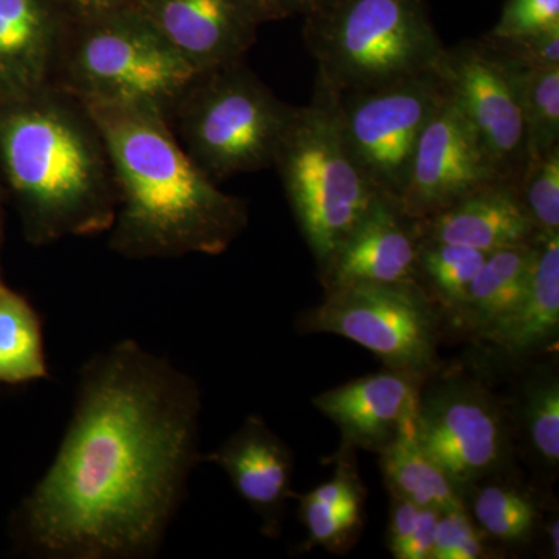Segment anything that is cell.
<instances>
[{
  "mask_svg": "<svg viewBox=\"0 0 559 559\" xmlns=\"http://www.w3.org/2000/svg\"><path fill=\"white\" fill-rule=\"evenodd\" d=\"M202 401L197 381L124 340L80 370L53 462L13 518L22 550L46 559H150L187 495Z\"/></svg>",
  "mask_w": 559,
  "mask_h": 559,
  "instance_id": "cell-1",
  "label": "cell"
},
{
  "mask_svg": "<svg viewBox=\"0 0 559 559\" xmlns=\"http://www.w3.org/2000/svg\"><path fill=\"white\" fill-rule=\"evenodd\" d=\"M414 223L419 240L451 242L485 253L527 245L538 235L516 186L502 180Z\"/></svg>",
  "mask_w": 559,
  "mask_h": 559,
  "instance_id": "cell-18",
  "label": "cell"
},
{
  "mask_svg": "<svg viewBox=\"0 0 559 559\" xmlns=\"http://www.w3.org/2000/svg\"><path fill=\"white\" fill-rule=\"evenodd\" d=\"M500 180L468 121L448 94L423 131L396 204L407 218L425 219Z\"/></svg>",
  "mask_w": 559,
  "mask_h": 559,
  "instance_id": "cell-12",
  "label": "cell"
},
{
  "mask_svg": "<svg viewBox=\"0 0 559 559\" xmlns=\"http://www.w3.org/2000/svg\"><path fill=\"white\" fill-rule=\"evenodd\" d=\"M270 20L300 13V0H255Z\"/></svg>",
  "mask_w": 559,
  "mask_h": 559,
  "instance_id": "cell-35",
  "label": "cell"
},
{
  "mask_svg": "<svg viewBox=\"0 0 559 559\" xmlns=\"http://www.w3.org/2000/svg\"><path fill=\"white\" fill-rule=\"evenodd\" d=\"M316 92L329 103L362 171L384 197L399 201L423 131L448 97L440 69L373 90Z\"/></svg>",
  "mask_w": 559,
  "mask_h": 559,
  "instance_id": "cell-9",
  "label": "cell"
},
{
  "mask_svg": "<svg viewBox=\"0 0 559 559\" xmlns=\"http://www.w3.org/2000/svg\"><path fill=\"white\" fill-rule=\"evenodd\" d=\"M559 28V0H507L489 36L521 38Z\"/></svg>",
  "mask_w": 559,
  "mask_h": 559,
  "instance_id": "cell-30",
  "label": "cell"
},
{
  "mask_svg": "<svg viewBox=\"0 0 559 559\" xmlns=\"http://www.w3.org/2000/svg\"><path fill=\"white\" fill-rule=\"evenodd\" d=\"M469 514L488 540L520 546L538 528L540 511L536 500L516 485L487 481L474 485Z\"/></svg>",
  "mask_w": 559,
  "mask_h": 559,
  "instance_id": "cell-23",
  "label": "cell"
},
{
  "mask_svg": "<svg viewBox=\"0 0 559 559\" xmlns=\"http://www.w3.org/2000/svg\"><path fill=\"white\" fill-rule=\"evenodd\" d=\"M72 9V16H90L105 11L134 5L139 0H64Z\"/></svg>",
  "mask_w": 559,
  "mask_h": 559,
  "instance_id": "cell-34",
  "label": "cell"
},
{
  "mask_svg": "<svg viewBox=\"0 0 559 559\" xmlns=\"http://www.w3.org/2000/svg\"><path fill=\"white\" fill-rule=\"evenodd\" d=\"M198 75L134 3L70 16L53 84L84 105L140 106L170 121Z\"/></svg>",
  "mask_w": 559,
  "mask_h": 559,
  "instance_id": "cell-4",
  "label": "cell"
},
{
  "mask_svg": "<svg viewBox=\"0 0 559 559\" xmlns=\"http://www.w3.org/2000/svg\"><path fill=\"white\" fill-rule=\"evenodd\" d=\"M304 36L330 94L437 72L447 50L421 0H334L307 14Z\"/></svg>",
  "mask_w": 559,
  "mask_h": 559,
  "instance_id": "cell-5",
  "label": "cell"
},
{
  "mask_svg": "<svg viewBox=\"0 0 559 559\" xmlns=\"http://www.w3.org/2000/svg\"><path fill=\"white\" fill-rule=\"evenodd\" d=\"M533 241L492 250L454 312L466 330L488 340L513 314L527 289Z\"/></svg>",
  "mask_w": 559,
  "mask_h": 559,
  "instance_id": "cell-20",
  "label": "cell"
},
{
  "mask_svg": "<svg viewBox=\"0 0 559 559\" xmlns=\"http://www.w3.org/2000/svg\"><path fill=\"white\" fill-rule=\"evenodd\" d=\"M439 514L440 511L432 509L419 510L417 525L404 549L403 559H432Z\"/></svg>",
  "mask_w": 559,
  "mask_h": 559,
  "instance_id": "cell-33",
  "label": "cell"
},
{
  "mask_svg": "<svg viewBox=\"0 0 559 559\" xmlns=\"http://www.w3.org/2000/svg\"><path fill=\"white\" fill-rule=\"evenodd\" d=\"M488 38L503 55L522 68L543 69L559 66V28L521 38Z\"/></svg>",
  "mask_w": 559,
  "mask_h": 559,
  "instance_id": "cell-31",
  "label": "cell"
},
{
  "mask_svg": "<svg viewBox=\"0 0 559 559\" xmlns=\"http://www.w3.org/2000/svg\"><path fill=\"white\" fill-rule=\"evenodd\" d=\"M559 333V231L538 234L524 297L487 341L511 356L538 352Z\"/></svg>",
  "mask_w": 559,
  "mask_h": 559,
  "instance_id": "cell-19",
  "label": "cell"
},
{
  "mask_svg": "<svg viewBox=\"0 0 559 559\" xmlns=\"http://www.w3.org/2000/svg\"><path fill=\"white\" fill-rule=\"evenodd\" d=\"M516 189L536 234L559 231V146L528 159Z\"/></svg>",
  "mask_w": 559,
  "mask_h": 559,
  "instance_id": "cell-27",
  "label": "cell"
},
{
  "mask_svg": "<svg viewBox=\"0 0 559 559\" xmlns=\"http://www.w3.org/2000/svg\"><path fill=\"white\" fill-rule=\"evenodd\" d=\"M0 180L32 246L105 234L116 218L108 146L90 109L50 84L0 103Z\"/></svg>",
  "mask_w": 559,
  "mask_h": 559,
  "instance_id": "cell-3",
  "label": "cell"
},
{
  "mask_svg": "<svg viewBox=\"0 0 559 559\" xmlns=\"http://www.w3.org/2000/svg\"><path fill=\"white\" fill-rule=\"evenodd\" d=\"M333 2L334 0H300V13L307 16V14L314 13Z\"/></svg>",
  "mask_w": 559,
  "mask_h": 559,
  "instance_id": "cell-37",
  "label": "cell"
},
{
  "mask_svg": "<svg viewBox=\"0 0 559 559\" xmlns=\"http://www.w3.org/2000/svg\"><path fill=\"white\" fill-rule=\"evenodd\" d=\"M414 219L381 194L358 226L320 266L325 289L359 283L419 282Z\"/></svg>",
  "mask_w": 559,
  "mask_h": 559,
  "instance_id": "cell-15",
  "label": "cell"
},
{
  "mask_svg": "<svg viewBox=\"0 0 559 559\" xmlns=\"http://www.w3.org/2000/svg\"><path fill=\"white\" fill-rule=\"evenodd\" d=\"M380 466L390 495L421 509L447 511L466 506L465 495L437 465L415 436V426L380 452Z\"/></svg>",
  "mask_w": 559,
  "mask_h": 559,
  "instance_id": "cell-21",
  "label": "cell"
},
{
  "mask_svg": "<svg viewBox=\"0 0 559 559\" xmlns=\"http://www.w3.org/2000/svg\"><path fill=\"white\" fill-rule=\"evenodd\" d=\"M487 253L466 246L419 240L418 277L441 307L454 314Z\"/></svg>",
  "mask_w": 559,
  "mask_h": 559,
  "instance_id": "cell-24",
  "label": "cell"
},
{
  "mask_svg": "<svg viewBox=\"0 0 559 559\" xmlns=\"http://www.w3.org/2000/svg\"><path fill=\"white\" fill-rule=\"evenodd\" d=\"M135 5L200 73L245 61L260 24L270 21L255 0H139Z\"/></svg>",
  "mask_w": 559,
  "mask_h": 559,
  "instance_id": "cell-13",
  "label": "cell"
},
{
  "mask_svg": "<svg viewBox=\"0 0 559 559\" xmlns=\"http://www.w3.org/2000/svg\"><path fill=\"white\" fill-rule=\"evenodd\" d=\"M522 69L489 38L444 50L440 64L452 102L468 121L499 178L513 186L528 162Z\"/></svg>",
  "mask_w": 559,
  "mask_h": 559,
  "instance_id": "cell-10",
  "label": "cell"
},
{
  "mask_svg": "<svg viewBox=\"0 0 559 559\" xmlns=\"http://www.w3.org/2000/svg\"><path fill=\"white\" fill-rule=\"evenodd\" d=\"M520 423L530 452L543 468L559 466V378L557 370L533 374L522 393Z\"/></svg>",
  "mask_w": 559,
  "mask_h": 559,
  "instance_id": "cell-25",
  "label": "cell"
},
{
  "mask_svg": "<svg viewBox=\"0 0 559 559\" xmlns=\"http://www.w3.org/2000/svg\"><path fill=\"white\" fill-rule=\"evenodd\" d=\"M425 378L385 369L320 393L316 409L337 426L342 447L380 454L417 418Z\"/></svg>",
  "mask_w": 559,
  "mask_h": 559,
  "instance_id": "cell-14",
  "label": "cell"
},
{
  "mask_svg": "<svg viewBox=\"0 0 559 559\" xmlns=\"http://www.w3.org/2000/svg\"><path fill=\"white\" fill-rule=\"evenodd\" d=\"M69 20L60 0H0V103L53 84Z\"/></svg>",
  "mask_w": 559,
  "mask_h": 559,
  "instance_id": "cell-17",
  "label": "cell"
},
{
  "mask_svg": "<svg viewBox=\"0 0 559 559\" xmlns=\"http://www.w3.org/2000/svg\"><path fill=\"white\" fill-rule=\"evenodd\" d=\"M49 377L43 318L0 270V384L24 385Z\"/></svg>",
  "mask_w": 559,
  "mask_h": 559,
  "instance_id": "cell-22",
  "label": "cell"
},
{
  "mask_svg": "<svg viewBox=\"0 0 559 559\" xmlns=\"http://www.w3.org/2000/svg\"><path fill=\"white\" fill-rule=\"evenodd\" d=\"M419 282L359 283L329 289L301 329L337 334L369 349L390 370L428 380L437 369L440 319Z\"/></svg>",
  "mask_w": 559,
  "mask_h": 559,
  "instance_id": "cell-8",
  "label": "cell"
},
{
  "mask_svg": "<svg viewBox=\"0 0 559 559\" xmlns=\"http://www.w3.org/2000/svg\"><path fill=\"white\" fill-rule=\"evenodd\" d=\"M415 436L463 495L509 462L506 412L485 385L471 378H450L421 389Z\"/></svg>",
  "mask_w": 559,
  "mask_h": 559,
  "instance_id": "cell-11",
  "label": "cell"
},
{
  "mask_svg": "<svg viewBox=\"0 0 559 559\" xmlns=\"http://www.w3.org/2000/svg\"><path fill=\"white\" fill-rule=\"evenodd\" d=\"M522 110L528 159L559 146V66L522 69Z\"/></svg>",
  "mask_w": 559,
  "mask_h": 559,
  "instance_id": "cell-26",
  "label": "cell"
},
{
  "mask_svg": "<svg viewBox=\"0 0 559 559\" xmlns=\"http://www.w3.org/2000/svg\"><path fill=\"white\" fill-rule=\"evenodd\" d=\"M84 106L108 146L119 200L110 250L128 260L226 252L248 226V202L219 190L170 121L140 106Z\"/></svg>",
  "mask_w": 559,
  "mask_h": 559,
  "instance_id": "cell-2",
  "label": "cell"
},
{
  "mask_svg": "<svg viewBox=\"0 0 559 559\" xmlns=\"http://www.w3.org/2000/svg\"><path fill=\"white\" fill-rule=\"evenodd\" d=\"M421 507L415 506L411 500L390 495V518L388 525V547L393 557L403 559L404 549L415 525Z\"/></svg>",
  "mask_w": 559,
  "mask_h": 559,
  "instance_id": "cell-32",
  "label": "cell"
},
{
  "mask_svg": "<svg viewBox=\"0 0 559 559\" xmlns=\"http://www.w3.org/2000/svg\"><path fill=\"white\" fill-rule=\"evenodd\" d=\"M3 234H5V229H3L2 187H0V250H2Z\"/></svg>",
  "mask_w": 559,
  "mask_h": 559,
  "instance_id": "cell-38",
  "label": "cell"
},
{
  "mask_svg": "<svg viewBox=\"0 0 559 559\" xmlns=\"http://www.w3.org/2000/svg\"><path fill=\"white\" fill-rule=\"evenodd\" d=\"M201 462L219 466L252 510L264 535H278L286 500L293 498L294 455L260 415H250L218 450Z\"/></svg>",
  "mask_w": 559,
  "mask_h": 559,
  "instance_id": "cell-16",
  "label": "cell"
},
{
  "mask_svg": "<svg viewBox=\"0 0 559 559\" xmlns=\"http://www.w3.org/2000/svg\"><path fill=\"white\" fill-rule=\"evenodd\" d=\"M299 514L308 532L310 547L340 551L355 539L362 525L364 507H333L311 502L300 496Z\"/></svg>",
  "mask_w": 559,
  "mask_h": 559,
  "instance_id": "cell-28",
  "label": "cell"
},
{
  "mask_svg": "<svg viewBox=\"0 0 559 559\" xmlns=\"http://www.w3.org/2000/svg\"><path fill=\"white\" fill-rule=\"evenodd\" d=\"M294 110L242 61L200 73L170 124L194 164L219 183L271 168Z\"/></svg>",
  "mask_w": 559,
  "mask_h": 559,
  "instance_id": "cell-6",
  "label": "cell"
},
{
  "mask_svg": "<svg viewBox=\"0 0 559 559\" xmlns=\"http://www.w3.org/2000/svg\"><path fill=\"white\" fill-rule=\"evenodd\" d=\"M487 536L477 527L468 507L441 511L437 521L432 559H479L491 557Z\"/></svg>",
  "mask_w": 559,
  "mask_h": 559,
  "instance_id": "cell-29",
  "label": "cell"
},
{
  "mask_svg": "<svg viewBox=\"0 0 559 559\" xmlns=\"http://www.w3.org/2000/svg\"><path fill=\"white\" fill-rule=\"evenodd\" d=\"M272 167L319 267L381 197L345 145L329 103L296 106Z\"/></svg>",
  "mask_w": 559,
  "mask_h": 559,
  "instance_id": "cell-7",
  "label": "cell"
},
{
  "mask_svg": "<svg viewBox=\"0 0 559 559\" xmlns=\"http://www.w3.org/2000/svg\"><path fill=\"white\" fill-rule=\"evenodd\" d=\"M546 535L551 557L559 558V524L557 514L547 521Z\"/></svg>",
  "mask_w": 559,
  "mask_h": 559,
  "instance_id": "cell-36",
  "label": "cell"
}]
</instances>
